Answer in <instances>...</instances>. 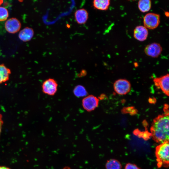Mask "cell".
Here are the masks:
<instances>
[{
    "mask_svg": "<svg viewBox=\"0 0 169 169\" xmlns=\"http://www.w3.org/2000/svg\"><path fill=\"white\" fill-rule=\"evenodd\" d=\"M11 73L10 70L4 64H0V84L8 80Z\"/></svg>",
    "mask_w": 169,
    "mask_h": 169,
    "instance_id": "cell-14",
    "label": "cell"
},
{
    "mask_svg": "<svg viewBox=\"0 0 169 169\" xmlns=\"http://www.w3.org/2000/svg\"><path fill=\"white\" fill-rule=\"evenodd\" d=\"M115 91L118 94L125 95L130 91L131 85L130 82L125 79H119L115 81L114 84Z\"/></svg>",
    "mask_w": 169,
    "mask_h": 169,
    "instance_id": "cell-6",
    "label": "cell"
},
{
    "mask_svg": "<svg viewBox=\"0 0 169 169\" xmlns=\"http://www.w3.org/2000/svg\"><path fill=\"white\" fill-rule=\"evenodd\" d=\"M76 21L79 24H84L87 22L89 17V14L87 11L84 8L77 10L74 14Z\"/></svg>",
    "mask_w": 169,
    "mask_h": 169,
    "instance_id": "cell-11",
    "label": "cell"
},
{
    "mask_svg": "<svg viewBox=\"0 0 169 169\" xmlns=\"http://www.w3.org/2000/svg\"><path fill=\"white\" fill-rule=\"evenodd\" d=\"M99 99L93 95H89L84 97L82 101L83 109L88 112L94 110L98 106Z\"/></svg>",
    "mask_w": 169,
    "mask_h": 169,
    "instance_id": "cell-4",
    "label": "cell"
},
{
    "mask_svg": "<svg viewBox=\"0 0 169 169\" xmlns=\"http://www.w3.org/2000/svg\"><path fill=\"white\" fill-rule=\"evenodd\" d=\"M2 115L1 113H0V121L3 120H2Z\"/></svg>",
    "mask_w": 169,
    "mask_h": 169,
    "instance_id": "cell-24",
    "label": "cell"
},
{
    "mask_svg": "<svg viewBox=\"0 0 169 169\" xmlns=\"http://www.w3.org/2000/svg\"><path fill=\"white\" fill-rule=\"evenodd\" d=\"M169 113L160 115L154 119L150 128L151 135L156 142L160 144L169 141Z\"/></svg>",
    "mask_w": 169,
    "mask_h": 169,
    "instance_id": "cell-1",
    "label": "cell"
},
{
    "mask_svg": "<svg viewBox=\"0 0 169 169\" xmlns=\"http://www.w3.org/2000/svg\"><path fill=\"white\" fill-rule=\"evenodd\" d=\"M110 1V0H93V6L97 9L106 11L109 8Z\"/></svg>",
    "mask_w": 169,
    "mask_h": 169,
    "instance_id": "cell-13",
    "label": "cell"
},
{
    "mask_svg": "<svg viewBox=\"0 0 169 169\" xmlns=\"http://www.w3.org/2000/svg\"><path fill=\"white\" fill-rule=\"evenodd\" d=\"M105 167L106 169H121L122 166L118 161L115 159H110L107 162Z\"/></svg>",
    "mask_w": 169,
    "mask_h": 169,
    "instance_id": "cell-17",
    "label": "cell"
},
{
    "mask_svg": "<svg viewBox=\"0 0 169 169\" xmlns=\"http://www.w3.org/2000/svg\"><path fill=\"white\" fill-rule=\"evenodd\" d=\"M169 141L160 144L156 148L155 155L159 168L162 166L167 167L169 166Z\"/></svg>",
    "mask_w": 169,
    "mask_h": 169,
    "instance_id": "cell-2",
    "label": "cell"
},
{
    "mask_svg": "<svg viewBox=\"0 0 169 169\" xmlns=\"http://www.w3.org/2000/svg\"><path fill=\"white\" fill-rule=\"evenodd\" d=\"M138 7L141 12L145 13L149 11L151 7V0H139Z\"/></svg>",
    "mask_w": 169,
    "mask_h": 169,
    "instance_id": "cell-15",
    "label": "cell"
},
{
    "mask_svg": "<svg viewBox=\"0 0 169 169\" xmlns=\"http://www.w3.org/2000/svg\"><path fill=\"white\" fill-rule=\"evenodd\" d=\"M162 51V48L159 43L154 42L147 45L144 49L145 54L153 58L158 57Z\"/></svg>",
    "mask_w": 169,
    "mask_h": 169,
    "instance_id": "cell-8",
    "label": "cell"
},
{
    "mask_svg": "<svg viewBox=\"0 0 169 169\" xmlns=\"http://www.w3.org/2000/svg\"><path fill=\"white\" fill-rule=\"evenodd\" d=\"M8 16L7 9L4 7H0V21L6 20Z\"/></svg>",
    "mask_w": 169,
    "mask_h": 169,
    "instance_id": "cell-18",
    "label": "cell"
},
{
    "mask_svg": "<svg viewBox=\"0 0 169 169\" xmlns=\"http://www.w3.org/2000/svg\"><path fill=\"white\" fill-rule=\"evenodd\" d=\"M0 169H11L9 167L4 166H0Z\"/></svg>",
    "mask_w": 169,
    "mask_h": 169,
    "instance_id": "cell-21",
    "label": "cell"
},
{
    "mask_svg": "<svg viewBox=\"0 0 169 169\" xmlns=\"http://www.w3.org/2000/svg\"><path fill=\"white\" fill-rule=\"evenodd\" d=\"M34 35V31L31 28L26 27L22 29L19 33L18 37L23 42L30 41Z\"/></svg>",
    "mask_w": 169,
    "mask_h": 169,
    "instance_id": "cell-12",
    "label": "cell"
},
{
    "mask_svg": "<svg viewBox=\"0 0 169 169\" xmlns=\"http://www.w3.org/2000/svg\"></svg>",
    "mask_w": 169,
    "mask_h": 169,
    "instance_id": "cell-26",
    "label": "cell"
},
{
    "mask_svg": "<svg viewBox=\"0 0 169 169\" xmlns=\"http://www.w3.org/2000/svg\"><path fill=\"white\" fill-rule=\"evenodd\" d=\"M3 0H0V5L3 3Z\"/></svg>",
    "mask_w": 169,
    "mask_h": 169,
    "instance_id": "cell-25",
    "label": "cell"
},
{
    "mask_svg": "<svg viewBox=\"0 0 169 169\" xmlns=\"http://www.w3.org/2000/svg\"><path fill=\"white\" fill-rule=\"evenodd\" d=\"M62 169H71L68 166H65Z\"/></svg>",
    "mask_w": 169,
    "mask_h": 169,
    "instance_id": "cell-23",
    "label": "cell"
},
{
    "mask_svg": "<svg viewBox=\"0 0 169 169\" xmlns=\"http://www.w3.org/2000/svg\"><path fill=\"white\" fill-rule=\"evenodd\" d=\"M3 124V120L0 121V137L1 133V132L2 125Z\"/></svg>",
    "mask_w": 169,
    "mask_h": 169,
    "instance_id": "cell-20",
    "label": "cell"
},
{
    "mask_svg": "<svg viewBox=\"0 0 169 169\" xmlns=\"http://www.w3.org/2000/svg\"><path fill=\"white\" fill-rule=\"evenodd\" d=\"M165 15L166 16L168 17L169 16V13L168 12H165Z\"/></svg>",
    "mask_w": 169,
    "mask_h": 169,
    "instance_id": "cell-22",
    "label": "cell"
},
{
    "mask_svg": "<svg viewBox=\"0 0 169 169\" xmlns=\"http://www.w3.org/2000/svg\"><path fill=\"white\" fill-rule=\"evenodd\" d=\"M21 27L20 22L17 18H14L8 19L5 23V28L6 30L11 33H15L18 32Z\"/></svg>",
    "mask_w": 169,
    "mask_h": 169,
    "instance_id": "cell-9",
    "label": "cell"
},
{
    "mask_svg": "<svg viewBox=\"0 0 169 169\" xmlns=\"http://www.w3.org/2000/svg\"><path fill=\"white\" fill-rule=\"evenodd\" d=\"M155 85L161 89L166 95H169V75L168 74L153 79Z\"/></svg>",
    "mask_w": 169,
    "mask_h": 169,
    "instance_id": "cell-7",
    "label": "cell"
},
{
    "mask_svg": "<svg viewBox=\"0 0 169 169\" xmlns=\"http://www.w3.org/2000/svg\"><path fill=\"white\" fill-rule=\"evenodd\" d=\"M58 84L54 79L49 78L45 80L42 85V92L49 96H54L56 93Z\"/></svg>",
    "mask_w": 169,
    "mask_h": 169,
    "instance_id": "cell-5",
    "label": "cell"
},
{
    "mask_svg": "<svg viewBox=\"0 0 169 169\" xmlns=\"http://www.w3.org/2000/svg\"><path fill=\"white\" fill-rule=\"evenodd\" d=\"M160 22V15L155 13H147L143 18L144 26L147 29L152 30L156 28L159 25Z\"/></svg>",
    "mask_w": 169,
    "mask_h": 169,
    "instance_id": "cell-3",
    "label": "cell"
},
{
    "mask_svg": "<svg viewBox=\"0 0 169 169\" xmlns=\"http://www.w3.org/2000/svg\"><path fill=\"white\" fill-rule=\"evenodd\" d=\"M74 95L77 97H84L87 95L86 89L83 86L78 85L74 88L73 90Z\"/></svg>",
    "mask_w": 169,
    "mask_h": 169,
    "instance_id": "cell-16",
    "label": "cell"
},
{
    "mask_svg": "<svg viewBox=\"0 0 169 169\" xmlns=\"http://www.w3.org/2000/svg\"><path fill=\"white\" fill-rule=\"evenodd\" d=\"M148 35V29L144 26H136L133 31V36L135 39L141 42L145 41Z\"/></svg>",
    "mask_w": 169,
    "mask_h": 169,
    "instance_id": "cell-10",
    "label": "cell"
},
{
    "mask_svg": "<svg viewBox=\"0 0 169 169\" xmlns=\"http://www.w3.org/2000/svg\"><path fill=\"white\" fill-rule=\"evenodd\" d=\"M125 169H140L135 164L131 163L127 164L125 167Z\"/></svg>",
    "mask_w": 169,
    "mask_h": 169,
    "instance_id": "cell-19",
    "label": "cell"
}]
</instances>
